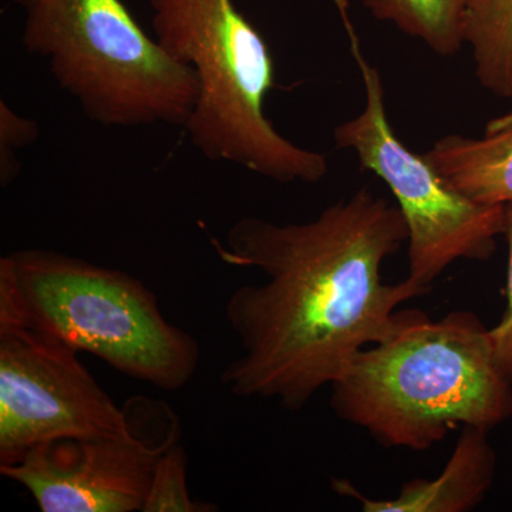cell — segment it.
I'll use <instances>...</instances> for the list:
<instances>
[{"label":"cell","instance_id":"cell-11","mask_svg":"<svg viewBox=\"0 0 512 512\" xmlns=\"http://www.w3.org/2000/svg\"><path fill=\"white\" fill-rule=\"evenodd\" d=\"M463 42L471 49L478 83L512 97V0H466Z\"/></svg>","mask_w":512,"mask_h":512},{"label":"cell","instance_id":"cell-15","mask_svg":"<svg viewBox=\"0 0 512 512\" xmlns=\"http://www.w3.org/2000/svg\"><path fill=\"white\" fill-rule=\"evenodd\" d=\"M504 237L508 244L507 308L503 318L490 328L495 362L512 382V204L505 205Z\"/></svg>","mask_w":512,"mask_h":512},{"label":"cell","instance_id":"cell-3","mask_svg":"<svg viewBox=\"0 0 512 512\" xmlns=\"http://www.w3.org/2000/svg\"><path fill=\"white\" fill-rule=\"evenodd\" d=\"M0 328L52 336L168 392L187 386L201 362L197 340L165 318L140 279L49 249L0 258Z\"/></svg>","mask_w":512,"mask_h":512},{"label":"cell","instance_id":"cell-2","mask_svg":"<svg viewBox=\"0 0 512 512\" xmlns=\"http://www.w3.org/2000/svg\"><path fill=\"white\" fill-rule=\"evenodd\" d=\"M330 406L384 448L426 451L457 427L491 430L512 416V382L476 313L433 320L397 311L386 338L332 383Z\"/></svg>","mask_w":512,"mask_h":512},{"label":"cell","instance_id":"cell-12","mask_svg":"<svg viewBox=\"0 0 512 512\" xmlns=\"http://www.w3.org/2000/svg\"><path fill=\"white\" fill-rule=\"evenodd\" d=\"M359 3L373 18L392 23L437 55L454 56L463 49L466 0H359Z\"/></svg>","mask_w":512,"mask_h":512},{"label":"cell","instance_id":"cell-9","mask_svg":"<svg viewBox=\"0 0 512 512\" xmlns=\"http://www.w3.org/2000/svg\"><path fill=\"white\" fill-rule=\"evenodd\" d=\"M488 431L483 427L461 429L446 467L433 480L407 481L396 498L373 500L348 480H333L336 493L353 498L366 512H467L483 503L497 471Z\"/></svg>","mask_w":512,"mask_h":512},{"label":"cell","instance_id":"cell-7","mask_svg":"<svg viewBox=\"0 0 512 512\" xmlns=\"http://www.w3.org/2000/svg\"><path fill=\"white\" fill-rule=\"evenodd\" d=\"M121 409L79 359L52 336L0 328V464L50 441L133 430Z\"/></svg>","mask_w":512,"mask_h":512},{"label":"cell","instance_id":"cell-5","mask_svg":"<svg viewBox=\"0 0 512 512\" xmlns=\"http://www.w3.org/2000/svg\"><path fill=\"white\" fill-rule=\"evenodd\" d=\"M22 43L104 127L183 126L197 103L190 67L148 36L121 0H13Z\"/></svg>","mask_w":512,"mask_h":512},{"label":"cell","instance_id":"cell-13","mask_svg":"<svg viewBox=\"0 0 512 512\" xmlns=\"http://www.w3.org/2000/svg\"><path fill=\"white\" fill-rule=\"evenodd\" d=\"M215 505L195 501L188 490V457L180 440L158 457L141 512H211Z\"/></svg>","mask_w":512,"mask_h":512},{"label":"cell","instance_id":"cell-4","mask_svg":"<svg viewBox=\"0 0 512 512\" xmlns=\"http://www.w3.org/2000/svg\"><path fill=\"white\" fill-rule=\"evenodd\" d=\"M150 8L158 45L197 77V103L184 128L202 156L281 184H315L328 175L325 154L299 147L266 117L274 62L234 0H150Z\"/></svg>","mask_w":512,"mask_h":512},{"label":"cell","instance_id":"cell-8","mask_svg":"<svg viewBox=\"0 0 512 512\" xmlns=\"http://www.w3.org/2000/svg\"><path fill=\"white\" fill-rule=\"evenodd\" d=\"M180 440V424L163 439L140 430L40 444L0 474L22 485L43 512L143 511L161 453Z\"/></svg>","mask_w":512,"mask_h":512},{"label":"cell","instance_id":"cell-6","mask_svg":"<svg viewBox=\"0 0 512 512\" xmlns=\"http://www.w3.org/2000/svg\"><path fill=\"white\" fill-rule=\"evenodd\" d=\"M340 8L366 101L362 113L333 130V138L392 191L409 231L407 278L430 289L454 262H484L493 256L497 238L504 235L505 205L478 204L464 197L423 154L413 153L397 138L387 119L380 74L367 63L346 10Z\"/></svg>","mask_w":512,"mask_h":512},{"label":"cell","instance_id":"cell-14","mask_svg":"<svg viewBox=\"0 0 512 512\" xmlns=\"http://www.w3.org/2000/svg\"><path fill=\"white\" fill-rule=\"evenodd\" d=\"M39 127L35 121L15 113L5 101L0 103V184L8 187L19 175L16 151L35 143Z\"/></svg>","mask_w":512,"mask_h":512},{"label":"cell","instance_id":"cell-1","mask_svg":"<svg viewBox=\"0 0 512 512\" xmlns=\"http://www.w3.org/2000/svg\"><path fill=\"white\" fill-rule=\"evenodd\" d=\"M409 239L397 204L363 187L315 220L241 218L212 247L224 264L255 268L258 285L229 295L225 316L239 353L221 382L234 396L299 412L392 329L397 308L430 289L384 284V261Z\"/></svg>","mask_w":512,"mask_h":512},{"label":"cell","instance_id":"cell-10","mask_svg":"<svg viewBox=\"0 0 512 512\" xmlns=\"http://www.w3.org/2000/svg\"><path fill=\"white\" fill-rule=\"evenodd\" d=\"M423 156L464 197L478 204H512V114L493 121L483 137L440 138Z\"/></svg>","mask_w":512,"mask_h":512}]
</instances>
